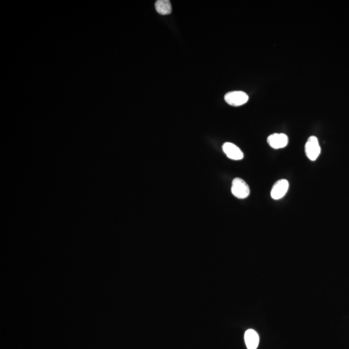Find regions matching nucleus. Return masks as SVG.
Wrapping results in <instances>:
<instances>
[{
  "label": "nucleus",
  "mask_w": 349,
  "mask_h": 349,
  "mask_svg": "<svg viewBox=\"0 0 349 349\" xmlns=\"http://www.w3.org/2000/svg\"><path fill=\"white\" fill-rule=\"evenodd\" d=\"M248 95L246 92L240 91L229 92L224 96L226 103L233 106H240L248 101Z\"/></svg>",
  "instance_id": "obj_3"
},
{
  "label": "nucleus",
  "mask_w": 349,
  "mask_h": 349,
  "mask_svg": "<svg viewBox=\"0 0 349 349\" xmlns=\"http://www.w3.org/2000/svg\"><path fill=\"white\" fill-rule=\"evenodd\" d=\"M268 145L274 149H281L286 147L289 143V138L283 133H274L268 136Z\"/></svg>",
  "instance_id": "obj_5"
},
{
  "label": "nucleus",
  "mask_w": 349,
  "mask_h": 349,
  "mask_svg": "<svg viewBox=\"0 0 349 349\" xmlns=\"http://www.w3.org/2000/svg\"><path fill=\"white\" fill-rule=\"evenodd\" d=\"M156 11L162 15H168L172 11V5L168 0H158L155 4Z\"/></svg>",
  "instance_id": "obj_8"
},
{
  "label": "nucleus",
  "mask_w": 349,
  "mask_h": 349,
  "mask_svg": "<svg viewBox=\"0 0 349 349\" xmlns=\"http://www.w3.org/2000/svg\"><path fill=\"white\" fill-rule=\"evenodd\" d=\"M245 341L248 349H257L260 343V337L253 329H248L245 334Z\"/></svg>",
  "instance_id": "obj_7"
},
{
  "label": "nucleus",
  "mask_w": 349,
  "mask_h": 349,
  "mask_svg": "<svg viewBox=\"0 0 349 349\" xmlns=\"http://www.w3.org/2000/svg\"><path fill=\"white\" fill-rule=\"evenodd\" d=\"M231 190L234 196L238 199H246L250 195V188L245 180L240 178L234 179Z\"/></svg>",
  "instance_id": "obj_1"
},
{
  "label": "nucleus",
  "mask_w": 349,
  "mask_h": 349,
  "mask_svg": "<svg viewBox=\"0 0 349 349\" xmlns=\"http://www.w3.org/2000/svg\"><path fill=\"white\" fill-rule=\"evenodd\" d=\"M305 152L307 157L312 161L318 158L321 153V148L316 136H310L305 145Z\"/></svg>",
  "instance_id": "obj_2"
},
{
  "label": "nucleus",
  "mask_w": 349,
  "mask_h": 349,
  "mask_svg": "<svg viewBox=\"0 0 349 349\" xmlns=\"http://www.w3.org/2000/svg\"><path fill=\"white\" fill-rule=\"evenodd\" d=\"M223 150L227 157L230 159L239 160L243 159L244 154L240 148L231 143H226L224 144Z\"/></svg>",
  "instance_id": "obj_6"
},
{
  "label": "nucleus",
  "mask_w": 349,
  "mask_h": 349,
  "mask_svg": "<svg viewBox=\"0 0 349 349\" xmlns=\"http://www.w3.org/2000/svg\"><path fill=\"white\" fill-rule=\"evenodd\" d=\"M289 183L286 179H281L275 183L271 190V197L274 200H280L286 195Z\"/></svg>",
  "instance_id": "obj_4"
}]
</instances>
